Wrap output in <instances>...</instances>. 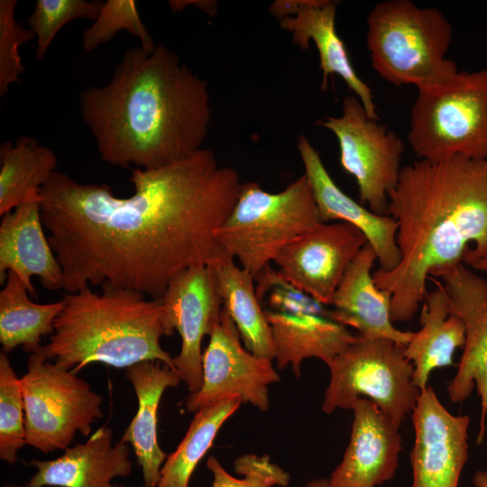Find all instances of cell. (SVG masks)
Returning <instances> with one entry per match:
<instances>
[{"instance_id":"5bb4252c","label":"cell","mask_w":487,"mask_h":487,"mask_svg":"<svg viewBox=\"0 0 487 487\" xmlns=\"http://www.w3.org/2000/svg\"><path fill=\"white\" fill-rule=\"evenodd\" d=\"M443 288L450 311L465 327V342L457 371L447 385L453 403L467 400L476 389L480 397V422L476 437L481 445L486 433L487 418V281L463 263L443 271Z\"/></svg>"},{"instance_id":"7c38bea8","label":"cell","mask_w":487,"mask_h":487,"mask_svg":"<svg viewBox=\"0 0 487 487\" xmlns=\"http://www.w3.org/2000/svg\"><path fill=\"white\" fill-rule=\"evenodd\" d=\"M167 336L177 330L181 338L175 370L190 393L202 385V340L220 319L222 300L208 265H197L178 273L161 298Z\"/></svg>"},{"instance_id":"e575fe53","label":"cell","mask_w":487,"mask_h":487,"mask_svg":"<svg viewBox=\"0 0 487 487\" xmlns=\"http://www.w3.org/2000/svg\"><path fill=\"white\" fill-rule=\"evenodd\" d=\"M208 1H170L169 5L173 12L181 11L185 6L193 5L210 14H215L214 4Z\"/></svg>"},{"instance_id":"f1b7e54d","label":"cell","mask_w":487,"mask_h":487,"mask_svg":"<svg viewBox=\"0 0 487 487\" xmlns=\"http://www.w3.org/2000/svg\"><path fill=\"white\" fill-rule=\"evenodd\" d=\"M24 408L19 379L7 354H0V458L10 464L26 444Z\"/></svg>"},{"instance_id":"ffe728a7","label":"cell","mask_w":487,"mask_h":487,"mask_svg":"<svg viewBox=\"0 0 487 487\" xmlns=\"http://www.w3.org/2000/svg\"><path fill=\"white\" fill-rule=\"evenodd\" d=\"M113 442V430L103 426L85 443H77L52 460L32 459L36 468L28 487H112L116 477L132 472L130 447L122 441Z\"/></svg>"},{"instance_id":"9c48e42d","label":"cell","mask_w":487,"mask_h":487,"mask_svg":"<svg viewBox=\"0 0 487 487\" xmlns=\"http://www.w3.org/2000/svg\"><path fill=\"white\" fill-rule=\"evenodd\" d=\"M41 347L19 382L26 444L47 454L69 447L78 432L87 436L103 417V399L76 373L47 360Z\"/></svg>"},{"instance_id":"1f68e13d","label":"cell","mask_w":487,"mask_h":487,"mask_svg":"<svg viewBox=\"0 0 487 487\" xmlns=\"http://www.w3.org/2000/svg\"><path fill=\"white\" fill-rule=\"evenodd\" d=\"M255 290L260 303L263 300L271 311L292 315H318L330 318L329 307L287 280L271 265L266 266L255 277Z\"/></svg>"},{"instance_id":"277c9868","label":"cell","mask_w":487,"mask_h":487,"mask_svg":"<svg viewBox=\"0 0 487 487\" xmlns=\"http://www.w3.org/2000/svg\"><path fill=\"white\" fill-rule=\"evenodd\" d=\"M61 300L53 333L41 347L47 360L74 373L94 363L126 369L156 361L175 370L161 345L167 336L161 299L104 283L100 293L87 287Z\"/></svg>"},{"instance_id":"603a6c76","label":"cell","mask_w":487,"mask_h":487,"mask_svg":"<svg viewBox=\"0 0 487 487\" xmlns=\"http://www.w3.org/2000/svg\"><path fill=\"white\" fill-rule=\"evenodd\" d=\"M264 311L271 328L277 368L290 365L297 377L305 359L315 357L327 365L357 338L345 326L327 317Z\"/></svg>"},{"instance_id":"e0dca14e","label":"cell","mask_w":487,"mask_h":487,"mask_svg":"<svg viewBox=\"0 0 487 487\" xmlns=\"http://www.w3.org/2000/svg\"><path fill=\"white\" fill-rule=\"evenodd\" d=\"M352 410L348 446L328 480L333 487H377L399 468L403 449L399 427L370 400L359 399Z\"/></svg>"},{"instance_id":"2e32d148","label":"cell","mask_w":487,"mask_h":487,"mask_svg":"<svg viewBox=\"0 0 487 487\" xmlns=\"http://www.w3.org/2000/svg\"><path fill=\"white\" fill-rule=\"evenodd\" d=\"M270 11L280 19V27L289 32L293 43L301 50H308L310 41L315 43L322 71L321 90H326L329 76L338 75L361 100L367 115L378 120L372 89L355 72L345 45L335 30L336 2L276 1Z\"/></svg>"},{"instance_id":"4316f807","label":"cell","mask_w":487,"mask_h":487,"mask_svg":"<svg viewBox=\"0 0 487 487\" xmlns=\"http://www.w3.org/2000/svg\"><path fill=\"white\" fill-rule=\"evenodd\" d=\"M13 271H8L0 291V343L8 354L17 346L34 353L41 346L43 336L52 335L56 317L62 309V300L39 304Z\"/></svg>"},{"instance_id":"d4e9b609","label":"cell","mask_w":487,"mask_h":487,"mask_svg":"<svg viewBox=\"0 0 487 487\" xmlns=\"http://www.w3.org/2000/svg\"><path fill=\"white\" fill-rule=\"evenodd\" d=\"M427 293L421 308L420 325L405 345V354L414 366L413 383L420 391L427 386L430 373L453 364V356L465 342L462 319L452 314L445 289Z\"/></svg>"},{"instance_id":"836d02e7","label":"cell","mask_w":487,"mask_h":487,"mask_svg":"<svg viewBox=\"0 0 487 487\" xmlns=\"http://www.w3.org/2000/svg\"><path fill=\"white\" fill-rule=\"evenodd\" d=\"M17 0H0V96L20 81L25 68L19 48L36 38L31 29L20 24L14 16Z\"/></svg>"},{"instance_id":"ba28073f","label":"cell","mask_w":487,"mask_h":487,"mask_svg":"<svg viewBox=\"0 0 487 487\" xmlns=\"http://www.w3.org/2000/svg\"><path fill=\"white\" fill-rule=\"evenodd\" d=\"M327 367L330 379L321 405L326 414L352 409L363 398L400 427L421 393L413 383L414 366L405 354V345L391 340L358 335Z\"/></svg>"},{"instance_id":"44dd1931","label":"cell","mask_w":487,"mask_h":487,"mask_svg":"<svg viewBox=\"0 0 487 487\" xmlns=\"http://www.w3.org/2000/svg\"><path fill=\"white\" fill-rule=\"evenodd\" d=\"M40 202L23 204L2 216L0 224V281L14 272L35 296L32 277L51 290L62 289L60 264L44 233Z\"/></svg>"},{"instance_id":"74e56055","label":"cell","mask_w":487,"mask_h":487,"mask_svg":"<svg viewBox=\"0 0 487 487\" xmlns=\"http://www.w3.org/2000/svg\"><path fill=\"white\" fill-rule=\"evenodd\" d=\"M304 487H333L328 479L319 478L312 480L305 484Z\"/></svg>"},{"instance_id":"83f0119b","label":"cell","mask_w":487,"mask_h":487,"mask_svg":"<svg viewBox=\"0 0 487 487\" xmlns=\"http://www.w3.org/2000/svg\"><path fill=\"white\" fill-rule=\"evenodd\" d=\"M242 403L233 397L198 409L176 450L167 456L157 487H188L194 470L213 446L219 429Z\"/></svg>"},{"instance_id":"6da1fadb","label":"cell","mask_w":487,"mask_h":487,"mask_svg":"<svg viewBox=\"0 0 487 487\" xmlns=\"http://www.w3.org/2000/svg\"><path fill=\"white\" fill-rule=\"evenodd\" d=\"M130 180L127 198L58 170L41 188V216L67 293L109 283L161 299L178 273L207 265L219 251L216 232L243 184L204 148L160 169L136 168Z\"/></svg>"},{"instance_id":"5b68a950","label":"cell","mask_w":487,"mask_h":487,"mask_svg":"<svg viewBox=\"0 0 487 487\" xmlns=\"http://www.w3.org/2000/svg\"><path fill=\"white\" fill-rule=\"evenodd\" d=\"M366 22L372 69L387 82L418 90L441 85L458 71L446 58L453 27L438 9L386 0L373 5Z\"/></svg>"},{"instance_id":"8d00e7d4","label":"cell","mask_w":487,"mask_h":487,"mask_svg":"<svg viewBox=\"0 0 487 487\" xmlns=\"http://www.w3.org/2000/svg\"><path fill=\"white\" fill-rule=\"evenodd\" d=\"M469 265L475 270L487 272V253L484 256L473 261Z\"/></svg>"},{"instance_id":"d590c367","label":"cell","mask_w":487,"mask_h":487,"mask_svg":"<svg viewBox=\"0 0 487 487\" xmlns=\"http://www.w3.org/2000/svg\"><path fill=\"white\" fill-rule=\"evenodd\" d=\"M473 487H487V470H478L473 477Z\"/></svg>"},{"instance_id":"8992f818","label":"cell","mask_w":487,"mask_h":487,"mask_svg":"<svg viewBox=\"0 0 487 487\" xmlns=\"http://www.w3.org/2000/svg\"><path fill=\"white\" fill-rule=\"evenodd\" d=\"M322 223L305 174L276 193L249 181L242 184L216 238L226 254L255 277L283 247Z\"/></svg>"},{"instance_id":"d6a6232c","label":"cell","mask_w":487,"mask_h":487,"mask_svg":"<svg viewBox=\"0 0 487 487\" xmlns=\"http://www.w3.org/2000/svg\"><path fill=\"white\" fill-rule=\"evenodd\" d=\"M207 467L213 474L211 487H285L289 482V474L271 462L269 455L245 454L237 457L234 467L241 478L227 473L213 455L207 458Z\"/></svg>"},{"instance_id":"484cf974","label":"cell","mask_w":487,"mask_h":487,"mask_svg":"<svg viewBox=\"0 0 487 487\" xmlns=\"http://www.w3.org/2000/svg\"><path fill=\"white\" fill-rule=\"evenodd\" d=\"M58 159L49 147L29 135L0 145V216L33 201L56 170Z\"/></svg>"},{"instance_id":"4fadbf2b","label":"cell","mask_w":487,"mask_h":487,"mask_svg":"<svg viewBox=\"0 0 487 487\" xmlns=\"http://www.w3.org/2000/svg\"><path fill=\"white\" fill-rule=\"evenodd\" d=\"M367 244L345 222L322 223L283 247L273 263L294 286L329 307L348 267Z\"/></svg>"},{"instance_id":"cb8c5ba5","label":"cell","mask_w":487,"mask_h":487,"mask_svg":"<svg viewBox=\"0 0 487 487\" xmlns=\"http://www.w3.org/2000/svg\"><path fill=\"white\" fill-rule=\"evenodd\" d=\"M207 265L223 308L234 321L245 348L255 355L273 360L271 328L258 299L254 277L221 248Z\"/></svg>"},{"instance_id":"7a4b0ae2","label":"cell","mask_w":487,"mask_h":487,"mask_svg":"<svg viewBox=\"0 0 487 487\" xmlns=\"http://www.w3.org/2000/svg\"><path fill=\"white\" fill-rule=\"evenodd\" d=\"M81 118L102 161L160 169L198 151L211 121L207 82L164 44L127 50L104 87L78 96Z\"/></svg>"},{"instance_id":"3957f363","label":"cell","mask_w":487,"mask_h":487,"mask_svg":"<svg viewBox=\"0 0 487 487\" xmlns=\"http://www.w3.org/2000/svg\"><path fill=\"white\" fill-rule=\"evenodd\" d=\"M387 215L398 225L401 260L372 278L391 294L393 323L407 322L427 294L429 276L487 253V158L455 155L402 167Z\"/></svg>"},{"instance_id":"9a60e30c","label":"cell","mask_w":487,"mask_h":487,"mask_svg":"<svg viewBox=\"0 0 487 487\" xmlns=\"http://www.w3.org/2000/svg\"><path fill=\"white\" fill-rule=\"evenodd\" d=\"M411 418L415 438L409 453L410 487H458L469 457L470 417L449 412L427 385Z\"/></svg>"},{"instance_id":"ac0fdd59","label":"cell","mask_w":487,"mask_h":487,"mask_svg":"<svg viewBox=\"0 0 487 487\" xmlns=\"http://www.w3.org/2000/svg\"><path fill=\"white\" fill-rule=\"evenodd\" d=\"M297 146L322 221L345 222L359 229L375 252L380 269L394 270L401 260L397 244L398 225L394 218L372 212L345 193L305 135H299Z\"/></svg>"},{"instance_id":"d6986e66","label":"cell","mask_w":487,"mask_h":487,"mask_svg":"<svg viewBox=\"0 0 487 487\" xmlns=\"http://www.w3.org/2000/svg\"><path fill=\"white\" fill-rule=\"evenodd\" d=\"M377 256L366 244L345 271L330 302V318L351 326L366 338H381L407 345L413 332L394 326L391 294L379 289L372 278Z\"/></svg>"},{"instance_id":"f35d334b","label":"cell","mask_w":487,"mask_h":487,"mask_svg":"<svg viewBox=\"0 0 487 487\" xmlns=\"http://www.w3.org/2000/svg\"><path fill=\"white\" fill-rule=\"evenodd\" d=\"M3 487H28V486H23L16 483H5ZM46 487H54V486H46Z\"/></svg>"},{"instance_id":"f546056e","label":"cell","mask_w":487,"mask_h":487,"mask_svg":"<svg viewBox=\"0 0 487 487\" xmlns=\"http://www.w3.org/2000/svg\"><path fill=\"white\" fill-rule=\"evenodd\" d=\"M126 30L141 41L148 53L156 47L153 38L142 22L134 0H107L103 3L93 23L82 33V47L92 51L109 41L119 31Z\"/></svg>"},{"instance_id":"4dcf8cb0","label":"cell","mask_w":487,"mask_h":487,"mask_svg":"<svg viewBox=\"0 0 487 487\" xmlns=\"http://www.w3.org/2000/svg\"><path fill=\"white\" fill-rule=\"evenodd\" d=\"M100 0H37L27 18L37 39L36 59L44 58L58 32L75 19L95 21L103 5Z\"/></svg>"},{"instance_id":"52a82bcc","label":"cell","mask_w":487,"mask_h":487,"mask_svg":"<svg viewBox=\"0 0 487 487\" xmlns=\"http://www.w3.org/2000/svg\"><path fill=\"white\" fill-rule=\"evenodd\" d=\"M408 142L420 160L487 158V68L418 89Z\"/></svg>"},{"instance_id":"7402d4cb","label":"cell","mask_w":487,"mask_h":487,"mask_svg":"<svg viewBox=\"0 0 487 487\" xmlns=\"http://www.w3.org/2000/svg\"><path fill=\"white\" fill-rule=\"evenodd\" d=\"M125 377L133 387L138 409L120 441L133 446L144 487H157L168 456L158 443V408L163 392L168 388L177 387L182 381L177 371L156 361L142 362L126 368Z\"/></svg>"},{"instance_id":"8fae6325","label":"cell","mask_w":487,"mask_h":487,"mask_svg":"<svg viewBox=\"0 0 487 487\" xmlns=\"http://www.w3.org/2000/svg\"><path fill=\"white\" fill-rule=\"evenodd\" d=\"M202 354V385L186 401L189 412L227 398H239L261 411L270 405L269 386L280 378L272 360L260 357L242 345L240 334L227 312L210 333Z\"/></svg>"},{"instance_id":"30bf717a","label":"cell","mask_w":487,"mask_h":487,"mask_svg":"<svg viewBox=\"0 0 487 487\" xmlns=\"http://www.w3.org/2000/svg\"><path fill=\"white\" fill-rule=\"evenodd\" d=\"M316 124L336 137L340 164L355 179L361 204L377 215H387L388 197L402 168L400 137L371 118L355 95L343 99L341 115L326 116Z\"/></svg>"}]
</instances>
